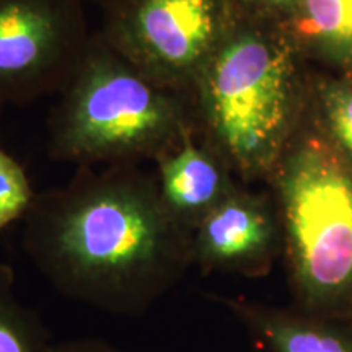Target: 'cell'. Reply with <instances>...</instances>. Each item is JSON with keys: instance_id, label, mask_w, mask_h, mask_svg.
Returning <instances> with one entry per match:
<instances>
[{"instance_id": "1", "label": "cell", "mask_w": 352, "mask_h": 352, "mask_svg": "<svg viewBox=\"0 0 352 352\" xmlns=\"http://www.w3.org/2000/svg\"><path fill=\"white\" fill-rule=\"evenodd\" d=\"M192 233L176 223L155 173L139 164L78 166L64 186L36 192L21 246L60 296L138 318L192 266Z\"/></svg>"}, {"instance_id": "2", "label": "cell", "mask_w": 352, "mask_h": 352, "mask_svg": "<svg viewBox=\"0 0 352 352\" xmlns=\"http://www.w3.org/2000/svg\"><path fill=\"white\" fill-rule=\"evenodd\" d=\"M298 60L279 25L240 13L197 78V132L245 182L270 179L303 124Z\"/></svg>"}, {"instance_id": "3", "label": "cell", "mask_w": 352, "mask_h": 352, "mask_svg": "<svg viewBox=\"0 0 352 352\" xmlns=\"http://www.w3.org/2000/svg\"><path fill=\"white\" fill-rule=\"evenodd\" d=\"M197 131L191 96L139 72L98 32L47 121V153L78 166L155 160Z\"/></svg>"}, {"instance_id": "4", "label": "cell", "mask_w": 352, "mask_h": 352, "mask_svg": "<svg viewBox=\"0 0 352 352\" xmlns=\"http://www.w3.org/2000/svg\"><path fill=\"white\" fill-rule=\"evenodd\" d=\"M267 182L300 311L352 318V160L300 127Z\"/></svg>"}, {"instance_id": "5", "label": "cell", "mask_w": 352, "mask_h": 352, "mask_svg": "<svg viewBox=\"0 0 352 352\" xmlns=\"http://www.w3.org/2000/svg\"><path fill=\"white\" fill-rule=\"evenodd\" d=\"M100 36L152 82L191 96L235 25L236 0H96Z\"/></svg>"}, {"instance_id": "6", "label": "cell", "mask_w": 352, "mask_h": 352, "mask_svg": "<svg viewBox=\"0 0 352 352\" xmlns=\"http://www.w3.org/2000/svg\"><path fill=\"white\" fill-rule=\"evenodd\" d=\"M85 0H0V107L59 95L91 33Z\"/></svg>"}, {"instance_id": "7", "label": "cell", "mask_w": 352, "mask_h": 352, "mask_svg": "<svg viewBox=\"0 0 352 352\" xmlns=\"http://www.w3.org/2000/svg\"><path fill=\"white\" fill-rule=\"evenodd\" d=\"M192 266L259 277L284 250L274 197L236 186L192 232Z\"/></svg>"}, {"instance_id": "8", "label": "cell", "mask_w": 352, "mask_h": 352, "mask_svg": "<svg viewBox=\"0 0 352 352\" xmlns=\"http://www.w3.org/2000/svg\"><path fill=\"white\" fill-rule=\"evenodd\" d=\"M153 162L166 212L191 233L236 188L230 166L197 131L189 132Z\"/></svg>"}, {"instance_id": "9", "label": "cell", "mask_w": 352, "mask_h": 352, "mask_svg": "<svg viewBox=\"0 0 352 352\" xmlns=\"http://www.w3.org/2000/svg\"><path fill=\"white\" fill-rule=\"evenodd\" d=\"M223 303L267 352H352V336L336 321L241 298Z\"/></svg>"}, {"instance_id": "10", "label": "cell", "mask_w": 352, "mask_h": 352, "mask_svg": "<svg viewBox=\"0 0 352 352\" xmlns=\"http://www.w3.org/2000/svg\"><path fill=\"white\" fill-rule=\"evenodd\" d=\"M297 50L314 52L344 70H352V0H298L284 26Z\"/></svg>"}, {"instance_id": "11", "label": "cell", "mask_w": 352, "mask_h": 352, "mask_svg": "<svg viewBox=\"0 0 352 352\" xmlns=\"http://www.w3.org/2000/svg\"><path fill=\"white\" fill-rule=\"evenodd\" d=\"M54 346L36 311L16 296L13 267L0 263V352H54Z\"/></svg>"}, {"instance_id": "12", "label": "cell", "mask_w": 352, "mask_h": 352, "mask_svg": "<svg viewBox=\"0 0 352 352\" xmlns=\"http://www.w3.org/2000/svg\"><path fill=\"white\" fill-rule=\"evenodd\" d=\"M318 103L324 118L327 135L352 160V82L320 83Z\"/></svg>"}, {"instance_id": "13", "label": "cell", "mask_w": 352, "mask_h": 352, "mask_svg": "<svg viewBox=\"0 0 352 352\" xmlns=\"http://www.w3.org/2000/svg\"><path fill=\"white\" fill-rule=\"evenodd\" d=\"M36 192L23 166L0 148V232L23 220Z\"/></svg>"}, {"instance_id": "14", "label": "cell", "mask_w": 352, "mask_h": 352, "mask_svg": "<svg viewBox=\"0 0 352 352\" xmlns=\"http://www.w3.org/2000/svg\"><path fill=\"white\" fill-rule=\"evenodd\" d=\"M240 13L284 28L296 15L298 0H236Z\"/></svg>"}, {"instance_id": "15", "label": "cell", "mask_w": 352, "mask_h": 352, "mask_svg": "<svg viewBox=\"0 0 352 352\" xmlns=\"http://www.w3.org/2000/svg\"><path fill=\"white\" fill-rule=\"evenodd\" d=\"M54 352H129L121 347L109 344L108 341L100 338H78V340H69L56 342Z\"/></svg>"}]
</instances>
